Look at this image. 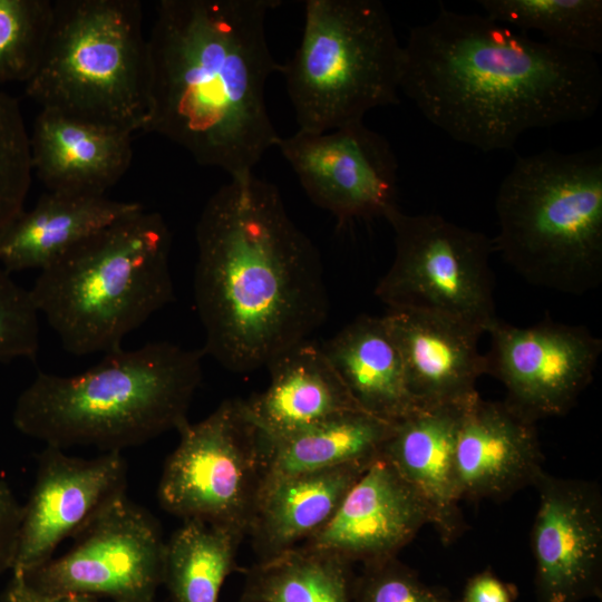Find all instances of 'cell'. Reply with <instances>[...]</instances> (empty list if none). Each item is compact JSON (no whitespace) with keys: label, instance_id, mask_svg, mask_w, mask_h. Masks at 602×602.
I'll return each mask as SVG.
<instances>
[{"label":"cell","instance_id":"6da1fadb","mask_svg":"<svg viewBox=\"0 0 602 602\" xmlns=\"http://www.w3.org/2000/svg\"><path fill=\"white\" fill-rule=\"evenodd\" d=\"M399 90L454 140L508 151L528 130L591 118L602 71L595 56L440 6L409 30Z\"/></svg>","mask_w":602,"mask_h":602},{"label":"cell","instance_id":"7a4b0ae2","mask_svg":"<svg viewBox=\"0 0 602 602\" xmlns=\"http://www.w3.org/2000/svg\"><path fill=\"white\" fill-rule=\"evenodd\" d=\"M195 241L202 351L225 369L266 368L327 319L319 250L274 184L254 173L230 178L205 203Z\"/></svg>","mask_w":602,"mask_h":602},{"label":"cell","instance_id":"3957f363","mask_svg":"<svg viewBox=\"0 0 602 602\" xmlns=\"http://www.w3.org/2000/svg\"><path fill=\"white\" fill-rule=\"evenodd\" d=\"M279 0H161L147 38L144 133L232 177L254 173L278 134L265 86L280 72L265 30Z\"/></svg>","mask_w":602,"mask_h":602},{"label":"cell","instance_id":"277c9868","mask_svg":"<svg viewBox=\"0 0 602 602\" xmlns=\"http://www.w3.org/2000/svg\"><path fill=\"white\" fill-rule=\"evenodd\" d=\"M202 350L168 341L105 353L72 376L39 371L19 395L12 423L46 446L120 452L188 421L203 378Z\"/></svg>","mask_w":602,"mask_h":602},{"label":"cell","instance_id":"5b68a950","mask_svg":"<svg viewBox=\"0 0 602 602\" xmlns=\"http://www.w3.org/2000/svg\"><path fill=\"white\" fill-rule=\"evenodd\" d=\"M171 246L164 217L142 207L40 270L30 297L69 353L115 351L174 300Z\"/></svg>","mask_w":602,"mask_h":602},{"label":"cell","instance_id":"8992f818","mask_svg":"<svg viewBox=\"0 0 602 602\" xmlns=\"http://www.w3.org/2000/svg\"><path fill=\"white\" fill-rule=\"evenodd\" d=\"M495 252L527 282L584 294L602 282V149L516 157L499 184Z\"/></svg>","mask_w":602,"mask_h":602},{"label":"cell","instance_id":"52a82bcc","mask_svg":"<svg viewBox=\"0 0 602 602\" xmlns=\"http://www.w3.org/2000/svg\"><path fill=\"white\" fill-rule=\"evenodd\" d=\"M26 95L40 109L134 134L149 101L147 38L139 0H56Z\"/></svg>","mask_w":602,"mask_h":602},{"label":"cell","instance_id":"ba28073f","mask_svg":"<svg viewBox=\"0 0 602 602\" xmlns=\"http://www.w3.org/2000/svg\"><path fill=\"white\" fill-rule=\"evenodd\" d=\"M401 58L382 2L307 0L300 43L280 71L299 129L332 130L397 104Z\"/></svg>","mask_w":602,"mask_h":602},{"label":"cell","instance_id":"9c48e42d","mask_svg":"<svg viewBox=\"0 0 602 602\" xmlns=\"http://www.w3.org/2000/svg\"><path fill=\"white\" fill-rule=\"evenodd\" d=\"M385 219L394 231L395 256L376 297L388 309L440 314L486 333L498 319L493 240L438 214H407L397 206Z\"/></svg>","mask_w":602,"mask_h":602},{"label":"cell","instance_id":"30bf717a","mask_svg":"<svg viewBox=\"0 0 602 602\" xmlns=\"http://www.w3.org/2000/svg\"><path fill=\"white\" fill-rule=\"evenodd\" d=\"M166 459L157 497L183 521L247 534L263 478L262 443L242 399H226L197 423H185Z\"/></svg>","mask_w":602,"mask_h":602},{"label":"cell","instance_id":"8fae6325","mask_svg":"<svg viewBox=\"0 0 602 602\" xmlns=\"http://www.w3.org/2000/svg\"><path fill=\"white\" fill-rule=\"evenodd\" d=\"M74 537L65 554L20 573L33 590L55 596L155 602L164 579L166 542L155 517L126 492Z\"/></svg>","mask_w":602,"mask_h":602},{"label":"cell","instance_id":"7c38bea8","mask_svg":"<svg viewBox=\"0 0 602 602\" xmlns=\"http://www.w3.org/2000/svg\"><path fill=\"white\" fill-rule=\"evenodd\" d=\"M486 333V373L504 385L505 401L534 421L572 408L602 352V340L586 327L550 319L530 327L497 319Z\"/></svg>","mask_w":602,"mask_h":602},{"label":"cell","instance_id":"4fadbf2b","mask_svg":"<svg viewBox=\"0 0 602 602\" xmlns=\"http://www.w3.org/2000/svg\"><path fill=\"white\" fill-rule=\"evenodd\" d=\"M276 147L308 197L340 223L385 217L398 206L396 155L363 120L321 133L298 129Z\"/></svg>","mask_w":602,"mask_h":602},{"label":"cell","instance_id":"5bb4252c","mask_svg":"<svg viewBox=\"0 0 602 602\" xmlns=\"http://www.w3.org/2000/svg\"><path fill=\"white\" fill-rule=\"evenodd\" d=\"M126 486L127 463L120 452L81 458L46 446L22 505L12 572L27 573L54 557L66 538L77 535Z\"/></svg>","mask_w":602,"mask_h":602},{"label":"cell","instance_id":"9a60e30c","mask_svg":"<svg viewBox=\"0 0 602 602\" xmlns=\"http://www.w3.org/2000/svg\"><path fill=\"white\" fill-rule=\"evenodd\" d=\"M532 530L540 602H579L601 594L602 497L595 484L543 472Z\"/></svg>","mask_w":602,"mask_h":602},{"label":"cell","instance_id":"2e32d148","mask_svg":"<svg viewBox=\"0 0 602 602\" xmlns=\"http://www.w3.org/2000/svg\"><path fill=\"white\" fill-rule=\"evenodd\" d=\"M429 524L425 504L380 455L353 484L332 518L305 545L350 562L395 557Z\"/></svg>","mask_w":602,"mask_h":602},{"label":"cell","instance_id":"e0dca14e","mask_svg":"<svg viewBox=\"0 0 602 602\" xmlns=\"http://www.w3.org/2000/svg\"><path fill=\"white\" fill-rule=\"evenodd\" d=\"M536 421L479 395L464 410L455 454L459 498L502 499L534 485L543 469Z\"/></svg>","mask_w":602,"mask_h":602},{"label":"cell","instance_id":"ac0fdd59","mask_svg":"<svg viewBox=\"0 0 602 602\" xmlns=\"http://www.w3.org/2000/svg\"><path fill=\"white\" fill-rule=\"evenodd\" d=\"M399 351L408 390L418 407L465 406L487 371L477 328L445 315L388 309L382 315Z\"/></svg>","mask_w":602,"mask_h":602},{"label":"cell","instance_id":"d6986e66","mask_svg":"<svg viewBox=\"0 0 602 602\" xmlns=\"http://www.w3.org/2000/svg\"><path fill=\"white\" fill-rule=\"evenodd\" d=\"M470 404V402H469ZM465 406L420 407L392 423L380 456L389 462L426 506L441 541L464 530L455 454Z\"/></svg>","mask_w":602,"mask_h":602},{"label":"cell","instance_id":"ffe728a7","mask_svg":"<svg viewBox=\"0 0 602 602\" xmlns=\"http://www.w3.org/2000/svg\"><path fill=\"white\" fill-rule=\"evenodd\" d=\"M132 137L40 109L29 134L32 172L48 192L105 195L130 166Z\"/></svg>","mask_w":602,"mask_h":602},{"label":"cell","instance_id":"44dd1931","mask_svg":"<svg viewBox=\"0 0 602 602\" xmlns=\"http://www.w3.org/2000/svg\"><path fill=\"white\" fill-rule=\"evenodd\" d=\"M270 382L243 400L250 421L264 437L281 436L334 415L361 410L319 343L304 340L268 367Z\"/></svg>","mask_w":602,"mask_h":602},{"label":"cell","instance_id":"7402d4cb","mask_svg":"<svg viewBox=\"0 0 602 602\" xmlns=\"http://www.w3.org/2000/svg\"><path fill=\"white\" fill-rule=\"evenodd\" d=\"M369 463L307 472L263 483L247 528L261 560L320 531Z\"/></svg>","mask_w":602,"mask_h":602},{"label":"cell","instance_id":"603a6c76","mask_svg":"<svg viewBox=\"0 0 602 602\" xmlns=\"http://www.w3.org/2000/svg\"><path fill=\"white\" fill-rule=\"evenodd\" d=\"M142 207L138 202L105 195L47 192L0 235V266L10 274L42 270L79 242Z\"/></svg>","mask_w":602,"mask_h":602},{"label":"cell","instance_id":"cb8c5ba5","mask_svg":"<svg viewBox=\"0 0 602 602\" xmlns=\"http://www.w3.org/2000/svg\"><path fill=\"white\" fill-rule=\"evenodd\" d=\"M320 346L362 411L395 423L420 408L382 317L359 315Z\"/></svg>","mask_w":602,"mask_h":602},{"label":"cell","instance_id":"d4e9b609","mask_svg":"<svg viewBox=\"0 0 602 602\" xmlns=\"http://www.w3.org/2000/svg\"><path fill=\"white\" fill-rule=\"evenodd\" d=\"M391 427L392 423L362 410H350L281 436L260 434L261 485L290 475L372 462Z\"/></svg>","mask_w":602,"mask_h":602},{"label":"cell","instance_id":"484cf974","mask_svg":"<svg viewBox=\"0 0 602 602\" xmlns=\"http://www.w3.org/2000/svg\"><path fill=\"white\" fill-rule=\"evenodd\" d=\"M349 564L305 544L293 546L245 571L240 602H351Z\"/></svg>","mask_w":602,"mask_h":602},{"label":"cell","instance_id":"4316f807","mask_svg":"<svg viewBox=\"0 0 602 602\" xmlns=\"http://www.w3.org/2000/svg\"><path fill=\"white\" fill-rule=\"evenodd\" d=\"M244 535L223 525L183 521L165 547L163 583L172 602H219Z\"/></svg>","mask_w":602,"mask_h":602},{"label":"cell","instance_id":"83f0119b","mask_svg":"<svg viewBox=\"0 0 602 602\" xmlns=\"http://www.w3.org/2000/svg\"><path fill=\"white\" fill-rule=\"evenodd\" d=\"M488 18L554 45L595 56L602 52V0H479Z\"/></svg>","mask_w":602,"mask_h":602},{"label":"cell","instance_id":"f1b7e54d","mask_svg":"<svg viewBox=\"0 0 602 602\" xmlns=\"http://www.w3.org/2000/svg\"><path fill=\"white\" fill-rule=\"evenodd\" d=\"M51 0H0V82H25L40 61L52 19Z\"/></svg>","mask_w":602,"mask_h":602},{"label":"cell","instance_id":"f546056e","mask_svg":"<svg viewBox=\"0 0 602 602\" xmlns=\"http://www.w3.org/2000/svg\"><path fill=\"white\" fill-rule=\"evenodd\" d=\"M32 173L29 132L20 105L0 91V235L25 210Z\"/></svg>","mask_w":602,"mask_h":602},{"label":"cell","instance_id":"4dcf8cb0","mask_svg":"<svg viewBox=\"0 0 602 602\" xmlns=\"http://www.w3.org/2000/svg\"><path fill=\"white\" fill-rule=\"evenodd\" d=\"M39 312L29 290L0 266V362L35 360L40 344Z\"/></svg>","mask_w":602,"mask_h":602},{"label":"cell","instance_id":"1f68e13d","mask_svg":"<svg viewBox=\"0 0 602 602\" xmlns=\"http://www.w3.org/2000/svg\"><path fill=\"white\" fill-rule=\"evenodd\" d=\"M395 557L366 564L352 586L351 602H444Z\"/></svg>","mask_w":602,"mask_h":602},{"label":"cell","instance_id":"d6a6232c","mask_svg":"<svg viewBox=\"0 0 602 602\" xmlns=\"http://www.w3.org/2000/svg\"><path fill=\"white\" fill-rule=\"evenodd\" d=\"M21 518L22 505L19 504L9 484L0 479V575L13 569Z\"/></svg>","mask_w":602,"mask_h":602},{"label":"cell","instance_id":"836d02e7","mask_svg":"<svg viewBox=\"0 0 602 602\" xmlns=\"http://www.w3.org/2000/svg\"><path fill=\"white\" fill-rule=\"evenodd\" d=\"M513 593L491 571L474 575L467 582L462 602H513Z\"/></svg>","mask_w":602,"mask_h":602},{"label":"cell","instance_id":"e575fe53","mask_svg":"<svg viewBox=\"0 0 602 602\" xmlns=\"http://www.w3.org/2000/svg\"><path fill=\"white\" fill-rule=\"evenodd\" d=\"M0 602H97L93 598L75 595H46L33 590L20 573L12 572Z\"/></svg>","mask_w":602,"mask_h":602},{"label":"cell","instance_id":"d590c367","mask_svg":"<svg viewBox=\"0 0 602 602\" xmlns=\"http://www.w3.org/2000/svg\"><path fill=\"white\" fill-rule=\"evenodd\" d=\"M444 602H453V601H450V600H448V599H445V601H444Z\"/></svg>","mask_w":602,"mask_h":602}]
</instances>
